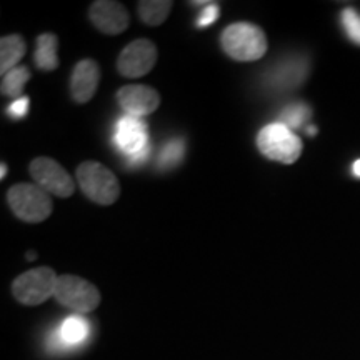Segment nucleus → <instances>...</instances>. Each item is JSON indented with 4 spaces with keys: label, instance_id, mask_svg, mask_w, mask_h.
I'll use <instances>...</instances> for the list:
<instances>
[{
    "label": "nucleus",
    "instance_id": "obj_10",
    "mask_svg": "<svg viewBox=\"0 0 360 360\" xmlns=\"http://www.w3.org/2000/svg\"><path fill=\"white\" fill-rule=\"evenodd\" d=\"M90 22L107 35H119L127 30L130 17L127 8L114 0H97L89 8Z\"/></svg>",
    "mask_w": 360,
    "mask_h": 360
},
{
    "label": "nucleus",
    "instance_id": "obj_18",
    "mask_svg": "<svg viewBox=\"0 0 360 360\" xmlns=\"http://www.w3.org/2000/svg\"><path fill=\"white\" fill-rule=\"evenodd\" d=\"M186 154V142L182 139H172L162 147L159 155V165L162 169H172L179 165Z\"/></svg>",
    "mask_w": 360,
    "mask_h": 360
},
{
    "label": "nucleus",
    "instance_id": "obj_24",
    "mask_svg": "<svg viewBox=\"0 0 360 360\" xmlns=\"http://www.w3.org/2000/svg\"><path fill=\"white\" fill-rule=\"evenodd\" d=\"M352 172H354L355 177H359V179H360V159L354 162V165H352Z\"/></svg>",
    "mask_w": 360,
    "mask_h": 360
},
{
    "label": "nucleus",
    "instance_id": "obj_19",
    "mask_svg": "<svg viewBox=\"0 0 360 360\" xmlns=\"http://www.w3.org/2000/svg\"><path fill=\"white\" fill-rule=\"evenodd\" d=\"M305 75H307V67L304 65V62H290L289 65H282L281 69L277 70V75H272V80L277 79V85L285 89V85L290 87V85H297L302 82Z\"/></svg>",
    "mask_w": 360,
    "mask_h": 360
},
{
    "label": "nucleus",
    "instance_id": "obj_25",
    "mask_svg": "<svg viewBox=\"0 0 360 360\" xmlns=\"http://www.w3.org/2000/svg\"><path fill=\"white\" fill-rule=\"evenodd\" d=\"M25 257L29 259V260H35V259H37V254H35L34 250H30V252H27V255H25Z\"/></svg>",
    "mask_w": 360,
    "mask_h": 360
},
{
    "label": "nucleus",
    "instance_id": "obj_7",
    "mask_svg": "<svg viewBox=\"0 0 360 360\" xmlns=\"http://www.w3.org/2000/svg\"><path fill=\"white\" fill-rule=\"evenodd\" d=\"M30 175H32L35 186H39L49 195H57L60 199H67L74 193L75 184L70 174L62 167L58 162L49 157H37L30 162Z\"/></svg>",
    "mask_w": 360,
    "mask_h": 360
},
{
    "label": "nucleus",
    "instance_id": "obj_14",
    "mask_svg": "<svg viewBox=\"0 0 360 360\" xmlns=\"http://www.w3.org/2000/svg\"><path fill=\"white\" fill-rule=\"evenodd\" d=\"M58 39L53 34H42L37 39V47H35L34 62L40 70H56L58 67L57 57Z\"/></svg>",
    "mask_w": 360,
    "mask_h": 360
},
{
    "label": "nucleus",
    "instance_id": "obj_3",
    "mask_svg": "<svg viewBox=\"0 0 360 360\" xmlns=\"http://www.w3.org/2000/svg\"><path fill=\"white\" fill-rule=\"evenodd\" d=\"M7 200L17 219L39 224L51 217L52 197L35 184H17L7 192Z\"/></svg>",
    "mask_w": 360,
    "mask_h": 360
},
{
    "label": "nucleus",
    "instance_id": "obj_17",
    "mask_svg": "<svg viewBox=\"0 0 360 360\" xmlns=\"http://www.w3.org/2000/svg\"><path fill=\"white\" fill-rule=\"evenodd\" d=\"M87 335L89 323L82 317H77V315L65 319L64 323L60 326V330H58V339L67 345H77L87 339Z\"/></svg>",
    "mask_w": 360,
    "mask_h": 360
},
{
    "label": "nucleus",
    "instance_id": "obj_8",
    "mask_svg": "<svg viewBox=\"0 0 360 360\" xmlns=\"http://www.w3.org/2000/svg\"><path fill=\"white\" fill-rule=\"evenodd\" d=\"M157 64V47L148 39H137L130 42L117 58V70L127 79H139L147 75Z\"/></svg>",
    "mask_w": 360,
    "mask_h": 360
},
{
    "label": "nucleus",
    "instance_id": "obj_26",
    "mask_svg": "<svg viewBox=\"0 0 360 360\" xmlns=\"http://www.w3.org/2000/svg\"><path fill=\"white\" fill-rule=\"evenodd\" d=\"M0 167H2V169H0V170H2V175H0V179H4V177H6V174H7V165L6 164H2V165H0Z\"/></svg>",
    "mask_w": 360,
    "mask_h": 360
},
{
    "label": "nucleus",
    "instance_id": "obj_5",
    "mask_svg": "<svg viewBox=\"0 0 360 360\" xmlns=\"http://www.w3.org/2000/svg\"><path fill=\"white\" fill-rule=\"evenodd\" d=\"M58 276L51 267H39L20 274L12 283V294L24 305H40L56 295Z\"/></svg>",
    "mask_w": 360,
    "mask_h": 360
},
{
    "label": "nucleus",
    "instance_id": "obj_6",
    "mask_svg": "<svg viewBox=\"0 0 360 360\" xmlns=\"http://www.w3.org/2000/svg\"><path fill=\"white\" fill-rule=\"evenodd\" d=\"M56 300L77 314H89L101 304V292L89 281L77 276H58Z\"/></svg>",
    "mask_w": 360,
    "mask_h": 360
},
{
    "label": "nucleus",
    "instance_id": "obj_21",
    "mask_svg": "<svg viewBox=\"0 0 360 360\" xmlns=\"http://www.w3.org/2000/svg\"><path fill=\"white\" fill-rule=\"evenodd\" d=\"M340 22L345 34L349 35V39L352 40L354 44L360 45V15L357 11H354V8L350 7L344 8L340 13Z\"/></svg>",
    "mask_w": 360,
    "mask_h": 360
},
{
    "label": "nucleus",
    "instance_id": "obj_23",
    "mask_svg": "<svg viewBox=\"0 0 360 360\" xmlns=\"http://www.w3.org/2000/svg\"><path fill=\"white\" fill-rule=\"evenodd\" d=\"M27 110H29V97H20L8 105L7 114L13 119H22L27 115Z\"/></svg>",
    "mask_w": 360,
    "mask_h": 360
},
{
    "label": "nucleus",
    "instance_id": "obj_11",
    "mask_svg": "<svg viewBox=\"0 0 360 360\" xmlns=\"http://www.w3.org/2000/svg\"><path fill=\"white\" fill-rule=\"evenodd\" d=\"M101 82V69L92 58H84L74 67L70 75V97L77 103H87L96 96Z\"/></svg>",
    "mask_w": 360,
    "mask_h": 360
},
{
    "label": "nucleus",
    "instance_id": "obj_22",
    "mask_svg": "<svg viewBox=\"0 0 360 360\" xmlns=\"http://www.w3.org/2000/svg\"><path fill=\"white\" fill-rule=\"evenodd\" d=\"M219 13H220L219 4L217 2L210 4V6H207L204 8V12H202V15L199 17V20H197V25H199V27H207V25L214 24V22L217 20Z\"/></svg>",
    "mask_w": 360,
    "mask_h": 360
},
{
    "label": "nucleus",
    "instance_id": "obj_1",
    "mask_svg": "<svg viewBox=\"0 0 360 360\" xmlns=\"http://www.w3.org/2000/svg\"><path fill=\"white\" fill-rule=\"evenodd\" d=\"M224 52L237 62L260 60L267 52V37L260 27L249 22L229 25L220 37Z\"/></svg>",
    "mask_w": 360,
    "mask_h": 360
},
{
    "label": "nucleus",
    "instance_id": "obj_20",
    "mask_svg": "<svg viewBox=\"0 0 360 360\" xmlns=\"http://www.w3.org/2000/svg\"><path fill=\"white\" fill-rule=\"evenodd\" d=\"M309 117H310V109L305 105V103H294V105H289L282 112L281 124L287 125L290 130L300 129Z\"/></svg>",
    "mask_w": 360,
    "mask_h": 360
},
{
    "label": "nucleus",
    "instance_id": "obj_15",
    "mask_svg": "<svg viewBox=\"0 0 360 360\" xmlns=\"http://www.w3.org/2000/svg\"><path fill=\"white\" fill-rule=\"evenodd\" d=\"M139 17L148 27H157L167 20L174 2L170 0H142L139 2Z\"/></svg>",
    "mask_w": 360,
    "mask_h": 360
},
{
    "label": "nucleus",
    "instance_id": "obj_12",
    "mask_svg": "<svg viewBox=\"0 0 360 360\" xmlns=\"http://www.w3.org/2000/svg\"><path fill=\"white\" fill-rule=\"evenodd\" d=\"M115 146L127 157H132L148 147V132L146 122L135 117L125 115L117 122L114 134Z\"/></svg>",
    "mask_w": 360,
    "mask_h": 360
},
{
    "label": "nucleus",
    "instance_id": "obj_9",
    "mask_svg": "<svg viewBox=\"0 0 360 360\" xmlns=\"http://www.w3.org/2000/svg\"><path fill=\"white\" fill-rule=\"evenodd\" d=\"M117 102L125 114L141 119L159 109L160 96L148 85H125L117 92Z\"/></svg>",
    "mask_w": 360,
    "mask_h": 360
},
{
    "label": "nucleus",
    "instance_id": "obj_4",
    "mask_svg": "<svg viewBox=\"0 0 360 360\" xmlns=\"http://www.w3.org/2000/svg\"><path fill=\"white\" fill-rule=\"evenodd\" d=\"M260 154L281 164H294L302 154L304 143L292 130L281 122L269 124L257 135Z\"/></svg>",
    "mask_w": 360,
    "mask_h": 360
},
{
    "label": "nucleus",
    "instance_id": "obj_2",
    "mask_svg": "<svg viewBox=\"0 0 360 360\" xmlns=\"http://www.w3.org/2000/svg\"><path fill=\"white\" fill-rule=\"evenodd\" d=\"M77 182L85 197L98 205H112L120 195V184L114 172L98 162H82L77 167Z\"/></svg>",
    "mask_w": 360,
    "mask_h": 360
},
{
    "label": "nucleus",
    "instance_id": "obj_13",
    "mask_svg": "<svg viewBox=\"0 0 360 360\" xmlns=\"http://www.w3.org/2000/svg\"><path fill=\"white\" fill-rule=\"evenodd\" d=\"M27 52V44L22 35L12 34L6 35L0 40V74L6 75L15 67H19V62L24 58Z\"/></svg>",
    "mask_w": 360,
    "mask_h": 360
},
{
    "label": "nucleus",
    "instance_id": "obj_16",
    "mask_svg": "<svg viewBox=\"0 0 360 360\" xmlns=\"http://www.w3.org/2000/svg\"><path fill=\"white\" fill-rule=\"evenodd\" d=\"M30 80V70L24 65L15 67L11 72H7L6 75H2V96L11 97L13 101L24 97L22 92H24L25 84Z\"/></svg>",
    "mask_w": 360,
    "mask_h": 360
},
{
    "label": "nucleus",
    "instance_id": "obj_27",
    "mask_svg": "<svg viewBox=\"0 0 360 360\" xmlns=\"http://www.w3.org/2000/svg\"><path fill=\"white\" fill-rule=\"evenodd\" d=\"M307 134L309 135H315V134H317V129H315V127H307Z\"/></svg>",
    "mask_w": 360,
    "mask_h": 360
}]
</instances>
